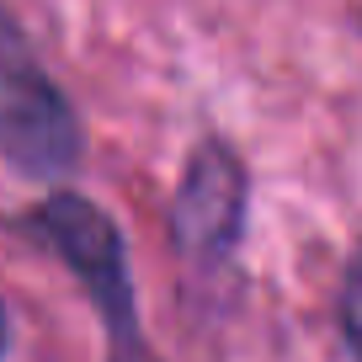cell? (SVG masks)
<instances>
[{
    "mask_svg": "<svg viewBox=\"0 0 362 362\" xmlns=\"http://www.w3.org/2000/svg\"><path fill=\"white\" fill-rule=\"evenodd\" d=\"M22 235H33L37 245H48L75 283L86 288V298L96 304L107 325V346L112 362H155L139 330L134 309V272H128V245L117 235V224L80 192H48L37 208L22 214Z\"/></svg>",
    "mask_w": 362,
    "mask_h": 362,
    "instance_id": "cell-1",
    "label": "cell"
},
{
    "mask_svg": "<svg viewBox=\"0 0 362 362\" xmlns=\"http://www.w3.org/2000/svg\"><path fill=\"white\" fill-rule=\"evenodd\" d=\"M86 155L80 117L64 102L27 33L0 6V160L33 181H64Z\"/></svg>",
    "mask_w": 362,
    "mask_h": 362,
    "instance_id": "cell-2",
    "label": "cell"
},
{
    "mask_svg": "<svg viewBox=\"0 0 362 362\" xmlns=\"http://www.w3.org/2000/svg\"><path fill=\"white\" fill-rule=\"evenodd\" d=\"M245 197L250 181L240 155L224 139H197V149L187 155V170L176 181V197H170V245L192 267H218L229 261V250L245 235Z\"/></svg>",
    "mask_w": 362,
    "mask_h": 362,
    "instance_id": "cell-3",
    "label": "cell"
},
{
    "mask_svg": "<svg viewBox=\"0 0 362 362\" xmlns=\"http://www.w3.org/2000/svg\"><path fill=\"white\" fill-rule=\"evenodd\" d=\"M341 330H346L351 351H357V362H362V245H357V256L346 261V272H341Z\"/></svg>",
    "mask_w": 362,
    "mask_h": 362,
    "instance_id": "cell-4",
    "label": "cell"
},
{
    "mask_svg": "<svg viewBox=\"0 0 362 362\" xmlns=\"http://www.w3.org/2000/svg\"><path fill=\"white\" fill-rule=\"evenodd\" d=\"M6 351H11V315H6V304H0V362H6Z\"/></svg>",
    "mask_w": 362,
    "mask_h": 362,
    "instance_id": "cell-5",
    "label": "cell"
}]
</instances>
